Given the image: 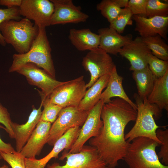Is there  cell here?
<instances>
[{"mask_svg":"<svg viewBox=\"0 0 168 168\" xmlns=\"http://www.w3.org/2000/svg\"><path fill=\"white\" fill-rule=\"evenodd\" d=\"M132 19L135 22V30L142 38L159 35L167 40L168 27V16H156L147 18L134 15Z\"/></svg>","mask_w":168,"mask_h":168,"instance_id":"cell-15","label":"cell"},{"mask_svg":"<svg viewBox=\"0 0 168 168\" xmlns=\"http://www.w3.org/2000/svg\"><path fill=\"white\" fill-rule=\"evenodd\" d=\"M104 104L103 100L100 99L89 111L87 118L81 128L77 138L70 149L67 150L68 153L80 152L86 142L98 135L103 125L101 114Z\"/></svg>","mask_w":168,"mask_h":168,"instance_id":"cell-10","label":"cell"},{"mask_svg":"<svg viewBox=\"0 0 168 168\" xmlns=\"http://www.w3.org/2000/svg\"><path fill=\"white\" fill-rule=\"evenodd\" d=\"M68 38L71 43L79 51H89L98 48L100 36L89 29H71Z\"/></svg>","mask_w":168,"mask_h":168,"instance_id":"cell-21","label":"cell"},{"mask_svg":"<svg viewBox=\"0 0 168 168\" xmlns=\"http://www.w3.org/2000/svg\"><path fill=\"white\" fill-rule=\"evenodd\" d=\"M109 77V74L101 77L86 91L78 106L79 109L89 111L98 102L103 90L107 86Z\"/></svg>","mask_w":168,"mask_h":168,"instance_id":"cell-22","label":"cell"},{"mask_svg":"<svg viewBox=\"0 0 168 168\" xmlns=\"http://www.w3.org/2000/svg\"><path fill=\"white\" fill-rule=\"evenodd\" d=\"M0 128L5 129L3 126L0 125ZM0 151L12 153L17 152L12 146L11 144L9 143H6L3 141L0 137Z\"/></svg>","mask_w":168,"mask_h":168,"instance_id":"cell-36","label":"cell"},{"mask_svg":"<svg viewBox=\"0 0 168 168\" xmlns=\"http://www.w3.org/2000/svg\"><path fill=\"white\" fill-rule=\"evenodd\" d=\"M137 110L119 97L104 104L101 118L103 125L98 135L90 139L91 146L96 148L107 168H115L126 155L130 143L125 139L128 124L135 121Z\"/></svg>","mask_w":168,"mask_h":168,"instance_id":"cell-1","label":"cell"},{"mask_svg":"<svg viewBox=\"0 0 168 168\" xmlns=\"http://www.w3.org/2000/svg\"><path fill=\"white\" fill-rule=\"evenodd\" d=\"M21 18L19 9L17 7L5 9H0V24L5 21H18ZM4 38L0 32V44L3 46L6 45Z\"/></svg>","mask_w":168,"mask_h":168,"instance_id":"cell-32","label":"cell"},{"mask_svg":"<svg viewBox=\"0 0 168 168\" xmlns=\"http://www.w3.org/2000/svg\"><path fill=\"white\" fill-rule=\"evenodd\" d=\"M137 106V116L135 123L132 129L125 135L129 142L139 137H145L153 140L161 145L156 132L160 128H165L156 123L155 120L162 116V110L156 104L150 103L147 98L142 99L137 93L133 96Z\"/></svg>","mask_w":168,"mask_h":168,"instance_id":"cell-2","label":"cell"},{"mask_svg":"<svg viewBox=\"0 0 168 168\" xmlns=\"http://www.w3.org/2000/svg\"><path fill=\"white\" fill-rule=\"evenodd\" d=\"M81 128H71L65 132L55 142L51 151L44 157L40 159L29 158L27 161L29 168H45L48 162L53 158H57L59 154L65 149L69 150L78 136Z\"/></svg>","mask_w":168,"mask_h":168,"instance_id":"cell-16","label":"cell"},{"mask_svg":"<svg viewBox=\"0 0 168 168\" xmlns=\"http://www.w3.org/2000/svg\"><path fill=\"white\" fill-rule=\"evenodd\" d=\"M16 72L24 76L30 84L40 89L46 96L65 82L56 80L44 70L31 63L24 64Z\"/></svg>","mask_w":168,"mask_h":168,"instance_id":"cell-12","label":"cell"},{"mask_svg":"<svg viewBox=\"0 0 168 168\" xmlns=\"http://www.w3.org/2000/svg\"><path fill=\"white\" fill-rule=\"evenodd\" d=\"M51 52L45 28H39L38 34L29 50L24 54H16L13 55V62L9 72H16L24 64L31 63L43 68L55 78V70Z\"/></svg>","mask_w":168,"mask_h":168,"instance_id":"cell-3","label":"cell"},{"mask_svg":"<svg viewBox=\"0 0 168 168\" xmlns=\"http://www.w3.org/2000/svg\"><path fill=\"white\" fill-rule=\"evenodd\" d=\"M50 1L54 6L51 25L83 22L89 17L88 15L81 11L80 6L75 5L72 0Z\"/></svg>","mask_w":168,"mask_h":168,"instance_id":"cell-13","label":"cell"},{"mask_svg":"<svg viewBox=\"0 0 168 168\" xmlns=\"http://www.w3.org/2000/svg\"><path fill=\"white\" fill-rule=\"evenodd\" d=\"M158 139L161 142L160 150L157 156L159 159H161L165 165H168V129L163 130L158 128L156 132Z\"/></svg>","mask_w":168,"mask_h":168,"instance_id":"cell-31","label":"cell"},{"mask_svg":"<svg viewBox=\"0 0 168 168\" xmlns=\"http://www.w3.org/2000/svg\"><path fill=\"white\" fill-rule=\"evenodd\" d=\"M65 159L64 165L54 162L48 164L45 168H107L96 148L91 146L84 145L80 152L76 153H69L64 150L59 160Z\"/></svg>","mask_w":168,"mask_h":168,"instance_id":"cell-7","label":"cell"},{"mask_svg":"<svg viewBox=\"0 0 168 168\" xmlns=\"http://www.w3.org/2000/svg\"><path fill=\"white\" fill-rule=\"evenodd\" d=\"M0 32L6 44H11L18 54L30 49L39 32V27L25 18L20 21H5L0 24Z\"/></svg>","mask_w":168,"mask_h":168,"instance_id":"cell-4","label":"cell"},{"mask_svg":"<svg viewBox=\"0 0 168 168\" xmlns=\"http://www.w3.org/2000/svg\"><path fill=\"white\" fill-rule=\"evenodd\" d=\"M22 2V0H0V5L7 6L8 8L20 7Z\"/></svg>","mask_w":168,"mask_h":168,"instance_id":"cell-37","label":"cell"},{"mask_svg":"<svg viewBox=\"0 0 168 168\" xmlns=\"http://www.w3.org/2000/svg\"><path fill=\"white\" fill-rule=\"evenodd\" d=\"M82 64L91 75L86 88L90 87L101 77L110 75L115 65L109 54L99 48L89 51L83 58Z\"/></svg>","mask_w":168,"mask_h":168,"instance_id":"cell-9","label":"cell"},{"mask_svg":"<svg viewBox=\"0 0 168 168\" xmlns=\"http://www.w3.org/2000/svg\"><path fill=\"white\" fill-rule=\"evenodd\" d=\"M147 99L150 103L156 104L161 110L168 111V70L163 77L156 79Z\"/></svg>","mask_w":168,"mask_h":168,"instance_id":"cell-23","label":"cell"},{"mask_svg":"<svg viewBox=\"0 0 168 168\" xmlns=\"http://www.w3.org/2000/svg\"><path fill=\"white\" fill-rule=\"evenodd\" d=\"M12 122L7 109L0 103V123L4 125L9 137L13 139L15 138V135L11 127Z\"/></svg>","mask_w":168,"mask_h":168,"instance_id":"cell-35","label":"cell"},{"mask_svg":"<svg viewBox=\"0 0 168 168\" xmlns=\"http://www.w3.org/2000/svg\"><path fill=\"white\" fill-rule=\"evenodd\" d=\"M132 76L136 83L138 95L142 99L147 98L156 79L148 65L142 69L133 71Z\"/></svg>","mask_w":168,"mask_h":168,"instance_id":"cell-24","label":"cell"},{"mask_svg":"<svg viewBox=\"0 0 168 168\" xmlns=\"http://www.w3.org/2000/svg\"><path fill=\"white\" fill-rule=\"evenodd\" d=\"M19 9L21 16L34 21L39 28L51 25L54 6L50 0H22Z\"/></svg>","mask_w":168,"mask_h":168,"instance_id":"cell-11","label":"cell"},{"mask_svg":"<svg viewBox=\"0 0 168 168\" xmlns=\"http://www.w3.org/2000/svg\"><path fill=\"white\" fill-rule=\"evenodd\" d=\"M151 51L140 36L126 44L119 54L129 62V69L133 71L142 69L147 65V57Z\"/></svg>","mask_w":168,"mask_h":168,"instance_id":"cell-14","label":"cell"},{"mask_svg":"<svg viewBox=\"0 0 168 168\" xmlns=\"http://www.w3.org/2000/svg\"><path fill=\"white\" fill-rule=\"evenodd\" d=\"M42 106V102L38 109L33 106L32 110L28 120L25 124H19L12 122L11 127L15 135L16 149L17 152H20L39 121Z\"/></svg>","mask_w":168,"mask_h":168,"instance_id":"cell-18","label":"cell"},{"mask_svg":"<svg viewBox=\"0 0 168 168\" xmlns=\"http://www.w3.org/2000/svg\"><path fill=\"white\" fill-rule=\"evenodd\" d=\"M42 102L44 109L42 112L40 120L53 123L57 119L60 111L63 108L56 104L50 102L46 96L40 92Z\"/></svg>","mask_w":168,"mask_h":168,"instance_id":"cell-26","label":"cell"},{"mask_svg":"<svg viewBox=\"0 0 168 168\" xmlns=\"http://www.w3.org/2000/svg\"><path fill=\"white\" fill-rule=\"evenodd\" d=\"M117 5L120 8L127 7L128 0H114Z\"/></svg>","mask_w":168,"mask_h":168,"instance_id":"cell-38","label":"cell"},{"mask_svg":"<svg viewBox=\"0 0 168 168\" xmlns=\"http://www.w3.org/2000/svg\"><path fill=\"white\" fill-rule=\"evenodd\" d=\"M123 77L118 73L116 66L114 67L110 74V77L106 89L101 95L100 99L104 104L107 103L111 98L116 97L122 99L130 104L137 110V106L128 97L122 86Z\"/></svg>","mask_w":168,"mask_h":168,"instance_id":"cell-20","label":"cell"},{"mask_svg":"<svg viewBox=\"0 0 168 168\" xmlns=\"http://www.w3.org/2000/svg\"><path fill=\"white\" fill-rule=\"evenodd\" d=\"M133 15L128 7L122 8L116 17L110 23L109 27L119 34L122 33L127 25H132Z\"/></svg>","mask_w":168,"mask_h":168,"instance_id":"cell-27","label":"cell"},{"mask_svg":"<svg viewBox=\"0 0 168 168\" xmlns=\"http://www.w3.org/2000/svg\"><path fill=\"white\" fill-rule=\"evenodd\" d=\"M2 159V156H1V155L0 154V160Z\"/></svg>","mask_w":168,"mask_h":168,"instance_id":"cell-40","label":"cell"},{"mask_svg":"<svg viewBox=\"0 0 168 168\" xmlns=\"http://www.w3.org/2000/svg\"><path fill=\"white\" fill-rule=\"evenodd\" d=\"M96 7L110 23L116 17L122 9L117 5L114 0H103L97 4Z\"/></svg>","mask_w":168,"mask_h":168,"instance_id":"cell-28","label":"cell"},{"mask_svg":"<svg viewBox=\"0 0 168 168\" xmlns=\"http://www.w3.org/2000/svg\"><path fill=\"white\" fill-rule=\"evenodd\" d=\"M84 76L65 82L55 88L48 96H46L50 102L62 108L67 107H78L86 91Z\"/></svg>","mask_w":168,"mask_h":168,"instance_id":"cell-6","label":"cell"},{"mask_svg":"<svg viewBox=\"0 0 168 168\" xmlns=\"http://www.w3.org/2000/svg\"><path fill=\"white\" fill-rule=\"evenodd\" d=\"M159 144L145 137L135 138L130 143L124 159L129 168H168L161 163L156 148Z\"/></svg>","mask_w":168,"mask_h":168,"instance_id":"cell-5","label":"cell"},{"mask_svg":"<svg viewBox=\"0 0 168 168\" xmlns=\"http://www.w3.org/2000/svg\"><path fill=\"white\" fill-rule=\"evenodd\" d=\"M147 64L150 70L156 78L163 77L168 70V61L158 58L151 53L148 55Z\"/></svg>","mask_w":168,"mask_h":168,"instance_id":"cell-30","label":"cell"},{"mask_svg":"<svg viewBox=\"0 0 168 168\" xmlns=\"http://www.w3.org/2000/svg\"><path fill=\"white\" fill-rule=\"evenodd\" d=\"M98 32L100 36L98 48L108 54L114 55H116L122 48L132 40L131 34L123 36L110 27L100 28Z\"/></svg>","mask_w":168,"mask_h":168,"instance_id":"cell-19","label":"cell"},{"mask_svg":"<svg viewBox=\"0 0 168 168\" xmlns=\"http://www.w3.org/2000/svg\"><path fill=\"white\" fill-rule=\"evenodd\" d=\"M0 168H10L7 166L4 165L2 166H0Z\"/></svg>","mask_w":168,"mask_h":168,"instance_id":"cell-39","label":"cell"},{"mask_svg":"<svg viewBox=\"0 0 168 168\" xmlns=\"http://www.w3.org/2000/svg\"><path fill=\"white\" fill-rule=\"evenodd\" d=\"M89 111L78 107H67L63 108L55 121L51 125L47 143L54 146L56 141L71 128L82 126Z\"/></svg>","mask_w":168,"mask_h":168,"instance_id":"cell-8","label":"cell"},{"mask_svg":"<svg viewBox=\"0 0 168 168\" xmlns=\"http://www.w3.org/2000/svg\"><path fill=\"white\" fill-rule=\"evenodd\" d=\"M2 159L7 162L12 168H26L25 157L20 152L15 153L5 152L0 151Z\"/></svg>","mask_w":168,"mask_h":168,"instance_id":"cell-33","label":"cell"},{"mask_svg":"<svg viewBox=\"0 0 168 168\" xmlns=\"http://www.w3.org/2000/svg\"><path fill=\"white\" fill-rule=\"evenodd\" d=\"M168 16V4L159 0H147L146 17Z\"/></svg>","mask_w":168,"mask_h":168,"instance_id":"cell-29","label":"cell"},{"mask_svg":"<svg viewBox=\"0 0 168 168\" xmlns=\"http://www.w3.org/2000/svg\"><path fill=\"white\" fill-rule=\"evenodd\" d=\"M142 38L153 55L160 59L168 61V45L160 35Z\"/></svg>","mask_w":168,"mask_h":168,"instance_id":"cell-25","label":"cell"},{"mask_svg":"<svg viewBox=\"0 0 168 168\" xmlns=\"http://www.w3.org/2000/svg\"><path fill=\"white\" fill-rule=\"evenodd\" d=\"M50 123L39 120L20 153L25 158H32L39 156L47 143Z\"/></svg>","mask_w":168,"mask_h":168,"instance_id":"cell-17","label":"cell"},{"mask_svg":"<svg viewBox=\"0 0 168 168\" xmlns=\"http://www.w3.org/2000/svg\"><path fill=\"white\" fill-rule=\"evenodd\" d=\"M147 0H129L127 7L130 9L133 15H137L146 17Z\"/></svg>","mask_w":168,"mask_h":168,"instance_id":"cell-34","label":"cell"}]
</instances>
